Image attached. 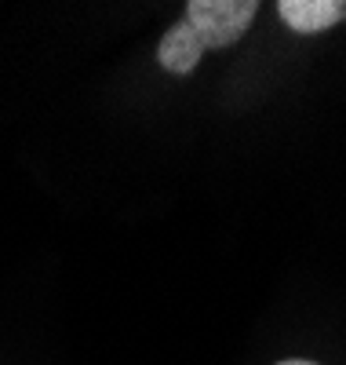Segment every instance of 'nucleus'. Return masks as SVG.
I'll return each mask as SVG.
<instances>
[{"mask_svg": "<svg viewBox=\"0 0 346 365\" xmlns=\"http://www.w3.org/2000/svg\"><path fill=\"white\" fill-rule=\"evenodd\" d=\"M256 11V0H190L182 22L197 34L204 51H223L248 34Z\"/></svg>", "mask_w": 346, "mask_h": 365, "instance_id": "f257e3e1", "label": "nucleus"}, {"mask_svg": "<svg viewBox=\"0 0 346 365\" xmlns=\"http://www.w3.org/2000/svg\"><path fill=\"white\" fill-rule=\"evenodd\" d=\"M277 15L295 34H321L346 22V0H281Z\"/></svg>", "mask_w": 346, "mask_h": 365, "instance_id": "f03ea898", "label": "nucleus"}, {"mask_svg": "<svg viewBox=\"0 0 346 365\" xmlns=\"http://www.w3.org/2000/svg\"><path fill=\"white\" fill-rule=\"evenodd\" d=\"M201 55H204V48H201L197 34L182 19L161 37V44H157V63H161L168 73H175V77L194 73L197 63H201Z\"/></svg>", "mask_w": 346, "mask_h": 365, "instance_id": "7ed1b4c3", "label": "nucleus"}, {"mask_svg": "<svg viewBox=\"0 0 346 365\" xmlns=\"http://www.w3.org/2000/svg\"><path fill=\"white\" fill-rule=\"evenodd\" d=\"M277 365H318V361H310V358H285V361H277Z\"/></svg>", "mask_w": 346, "mask_h": 365, "instance_id": "20e7f679", "label": "nucleus"}]
</instances>
